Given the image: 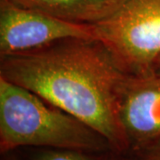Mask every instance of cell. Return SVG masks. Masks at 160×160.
Instances as JSON below:
<instances>
[{"mask_svg":"<svg viewBox=\"0 0 160 160\" xmlns=\"http://www.w3.org/2000/svg\"><path fill=\"white\" fill-rule=\"evenodd\" d=\"M0 77L84 122L108 141L111 151L128 153L120 118L128 74L98 40L68 38L0 56Z\"/></svg>","mask_w":160,"mask_h":160,"instance_id":"1","label":"cell"},{"mask_svg":"<svg viewBox=\"0 0 160 160\" xmlns=\"http://www.w3.org/2000/svg\"><path fill=\"white\" fill-rule=\"evenodd\" d=\"M20 147L111 151L108 141L84 122L0 77V152Z\"/></svg>","mask_w":160,"mask_h":160,"instance_id":"2","label":"cell"},{"mask_svg":"<svg viewBox=\"0 0 160 160\" xmlns=\"http://www.w3.org/2000/svg\"><path fill=\"white\" fill-rule=\"evenodd\" d=\"M94 26L97 40L126 74L156 70L160 59V0H126Z\"/></svg>","mask_w":160,"mask_h":160,"instance_id":"3","label":"cell"},{"mask_svg":"<svg viewBox=\"0 0 160 160\" xmlns=\"http://www.w3.org/2000/svg\"><path fill=\"white\" fill-rule=\"evenodd\" d=\"M68 38L97 40L94 24L73 22L0 0V56Z\"/></svg>","mask_w":160,"mask_h":160,"instance_id":"4","label":"cell"},{"mask_svg":"<svg viewBox=\"0 0 160 160\" xmlns=\"http://www.w3.org/2000/svg\"><path fill=\"white\" fill-rule=\"evenodd\" d=\"M120 118L129 144L128 153L160 145L159 72L128 75Z\"/></svg>","mask_w":160,"mask_h":160,"instance_id":"5","label":"cell"},{"mask_svg":"<svg viewBox=\"0 0 160 160\" xmlns=\"http://www.w3.org/2000/svg\"><path fill=\"white\" fill-rule=\"evenodd\" d=\"M17 6L73 22L94 24L112 15L126 0H10Z\"/></svg>","mask_w":160,"mask_h":160,"instance_id":"6","label":"cell"},{"mask_svg":"<svg viewBox=\"0 0 160 160\" xmlns=\"http://www.w3.org/2000/svg\"><path fill=\"white\" fill-rule=\"evenodd\" d=\"M103 156L76 149L41 148L30 155L29 160H102Z\"/></svg>","mask_w":160,"mask_h":160,"instance_id":"7","label":"cell"},{"mask_svg":"<svg viewBox=\"0 0 160 160\" xmlns=\"http://www.w3.org/2000/svg\"><path fill=\"white\" fill-rule=\"evenodd\" d=\"M126 155L130 160H160V145Z\"/></svg>","mask_w":160,"mask_h":160,"instance_id":"8","label":"cell"},{"mask_svg":"<svg viewBox=\"0 0 160 160\" xmlns=\"http://www.w3.org/2000/svg\"><path fill=\"white\" fill-rule=\"evenodd\" d=\"M102 160H130L128 156L125 154H118L113 151H109L103 156Z\"/></svg>","mask_w":160,"mask_h":160,"instance_id":"9","label":"cell"},{"mask_svg":"<svg viewBox=\"0 0 160 160\" xmlns=\"http://www.w3.org/2000/svg\"><path fill=\"white\" fill-rule=\"evenodd\" d=\"M2 160H21L18 156L15 153H13V151L9 152V153H6V154L3 155V158Z\"/></svg>","mask_w":160,"mask_h":160,"instance_id":"10","label":"cell"},{"mask_svg":"<svg viewBox=\"0 0 160 160\" xmlns=\"http://www.w3.org/2000/svg\"><path fill=\"white\" fill-rule=\"evenodd\" d=\"M156 71H158V72H159L160 73V59L159 61H158V62L157 67H156Z\"/></svg>","mask_w":160,"mask_h":160,"instance_id":"11","label":"cell"}]
</instances>
